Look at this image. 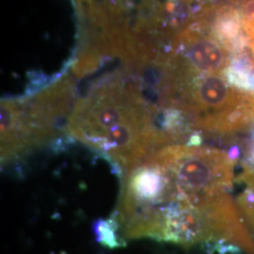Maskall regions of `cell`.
Instances as JSON below:
<instances>
[{"instance_id":"obj_1","label":"cell","mask_w":254,"mask_h":254,"mask_svg":"<svg viewBox=\"0 0 254 254\" xmlns=\"http://www.w3.org/2000/svg\"><path fill=\"white\" fill-rule=\"evenodd\" d=\"M225 77L231 85L254 93V45L250 41L231 54Z\"/></svg>"},{"instance_id":"obj_2","label":"cell","mask_w":254,"mask_h":254,"mask_svg":"<svg viewBox=\"0 0 254 254\" xmlns=\"http://www.w3.org/2000/svg\"><path fill=\"white\" fill-rule=\"evenodd\" d=\"M92 232L97 243L110 250L126 246V241L120 234V225L114 216L108 219H97L92 223Z\"/></svg>"},{"instance_id":"obj_3","label":"cell","mask_w":254,"mask_h":254,"mask_svg":"<svg viewBox=\"0 0 254 254\" xmlns=\"http://www.w3.org/2000/svg\"><path fill=\"white\" fill-rule=\"evenodd\" d=\"M243 186L237 199V205L243 211L248 222L254 231V168L243 163V172L236 178Z\"/></svg>"},{"instance_id":"obj_4","label":"cell","mask_w":254,"mask_h":254,"mask_svg":"<svg viewBox=\"0 0 254 254\" xmlns=\"http://www.w3.org/2000/svg\"><path fill=\"white\" fill-rule=\"evenodd\" d=\"M241 24L247 39L254 45V0H245L240 6Z\"/></svg>"},{"instance_id":"obj_5","label":"cell","mask_w":254,"mask_h":254,"mask_svg":"<svg viewBox=\"0 0 254 254\" xmlns=\"http://www.w3.org/2000/svg\"><path fill=\"white\" fill-rule=\"evenodd\" d=\"M162 191H163V189H162ZM162 191H161V194L159 195L158 199H157L156 201L154 202V204L153 205V207H152V209H151V212H150V213H151V216H153L152 214H154V212H155L156 210H158V209L161 208V207H164V206H167V207H171V208L181 209L179 208V207H177V206H175L174 204H172V203H168V204H165V205L162 206ZM232 199H233L232 195L227 196V197H225V198H223V199H221V200H219V201H218V203H217L216 205H214L212 208L209 209L208 211H206V212H203V211H201V212H203V213L207 214V215H209V216H211V215H212V214H213V213H214V212H215L217 209L219 208L220 206H222L223 204H225L226 202H228V201H229L230 200H232ZM198 210H199V209H198Z\"/></svg>"},{"instance_id":"obj_6","label":"cell","mask_w":254,"mask_h":254,"mask_svg":"<svg viewBox=\"0 0 254 254\" xmlns=\"http://www.w3.org/2000/svg\"><path fill=\"white\" fill-rule=\"evenodd\" d=\"M245 159L247 164L254 168V127L248 133V137L244 143Z\"/></svg>"}]
</instances>
